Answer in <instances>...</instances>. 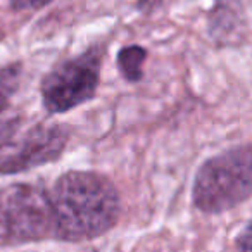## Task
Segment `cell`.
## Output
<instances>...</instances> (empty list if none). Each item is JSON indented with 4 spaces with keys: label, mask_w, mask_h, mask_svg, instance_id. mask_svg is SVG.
I'll use <instances>...</instances> for the list:
<instances>
[{
    "label": "cell",
    "mask_w": 252,
    "mask_h": 252,
    "mask_svg": "<svg viewBox=\"0 0 252 252\" xmlns=\"http://www.w3.org/2000/svg\"><path fill=\"white\" fill-rule=\"evenodd\" d=\"M56 242L80 244L118 226L123 200L116 183L94 169H67L49 185Z\"/></svg>",
    "instance_id": "6da1fadb"
},
{
    "label": "cell",
    "mask_w": 252,
    "mask_h": 252,
    "mask_svg": "<svg viewBox=\"0 0 252 252\" xmlns=\"http://www.w3.org/2000/svg\"><path fill=\"white\" fill-rule=\"evenodd\" d=\"M252 195V145L237 144L207 158L193 175V209L207 216L230 213Z\"/></svg>",
    "instance_id": "7a4b0ae2"
},
{
    "label": "cell",
    "mask_w": 252,
    "mask_h": 252,
    "mask_svg": "<svg viewBox=\"0 0 252 252\" xmlns=\"http://www.w3.org/2000/svg\"><path fill=\"white\" fill-rule=\"evenodd\" d=\"M56 242L49 185L14 182L0 187V247Z\"/></svg>",
    "instance_id": "3957f363"
},
{
    "label": "cell",
    "mask_w": 252,
    "mask_h": 252,
    "mask_svg": "<svg viewBox=\"0 0 252 252\" xmlns=\"http://www.w3.org/2000/svg\"><path fill=\"white\" fill-rule=\"evenodd\" d=\"M105 49L92 45L54 64L40 80V102L49 116H61L94 100L100 85Z\"/></svg>",
    "instance_id": "277c9868"
},
{
    "label": "cell",
    "mask_w": 252,
    "mask_h": 252,
    "mask_svg": "<svg viewBox=\"0 0 252 252\" xmlns=\"http://www.w3.org/2000/svg\"><path fill=\"white\" fill-rule=\"evenodd\" d=\"M73 128L67 123L38 121L0 140V176L23 175L57 162L69 145Z\"/></svg>",
    "instance_id": "5b68a950"
},
{
    "label": "cell",
    "mask_w": 252,
    "mask_h": 252,
    "mask_svg": "<svg viewBox=\"0 0 252 252\" xmlns=\"http://www.w3.org/2000/svg\"><path fill=\"white\" fill-rule=\"evenodd\" d=\"M147 57L149 50L138 43H130V45H125L118 50L116 66H118L119 74L126 83L137 85L144 80V66L147 63Z\"/></svg>",
    "instance_id": "8992f818"
},
{
    "label": "cell",
    "mask_w": 252,
    "mask_h": 252,
    "mask_svg": "<svg viewBox=\"0 0 252 252\" xmlns=\"http://www.w3.org/2000/svg\"><path fill=\"white\" fill-rule=\"evenodd\" d=\"M23 74H25V66L21 61H14V63L5 64V66H0V119L4 118L12 98L18 94L23 81Z\"/></svg>",
    "instance_id": "52a82bcc"
},
{
    "label": "cell",
    "mask_w": 252,
    "mask_h": 252,
    "mask_svg": "<svg viewBox=\"0 0 252 252\" xmlns=\"http://www.w3.org/2000/svg\"><path fill=\"white\" fill-rule=\"evenodd\" d=\"M235 249L237 252H252V223L249 220L235 235Z\"/></svg>",
    "instance_id": "ba28073f"
},
{
    "label": "cell",
    "mask_w": 252,
    "mask_h": 252,
    "mask_svg": "<svg viewBox=\"0 0 252 252\" xmlns=\"http://www.w3.org/2000/svg\"><path fill=\"white\" fill-rule=\"evenodd\" d=\"M54 0H11V11L25 12V11H38V9L49 5Z\"/></svg>",
    "instance_id": "9c48e42d"
},
{
    "label": "cell",
    "mask_w": 252,
    "mask_h": 252,
    "mask_svg": "<svg viewBox=\"0 0 252 252\" xmlns=\"http://www.w3.org/2000/svg\"><path fill=\"white\" fill-rule=\"evenodd\" d=\"M19 126V118H2L0 119V140L4 137H7L9 133L16 130Z\"/></svg>",
    "instance_id": "30bf717a"
},
{
    "label": "cell",
    "mask_w": 252,
    "mask_h": 252,
    "mask_svg": "<svg viewBox=\"0 0 252 252\" xmlns=\"http://www.w3.org/2000/svg\"><path fill=\"white\" fill-rule=\"evenodd\" d=\"M166 0H137V9L144 14H151L156 9H159Z\"/></svg>",
    "instance_id": "8fae6325"
}]
</instances>
